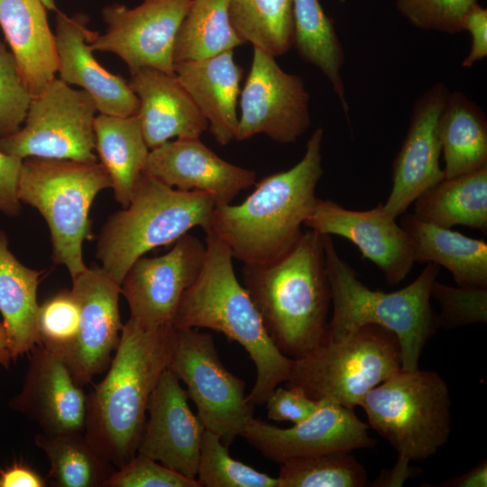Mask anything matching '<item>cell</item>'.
<instances>
[{"mask_svg":"<svg viewBox=\"0 0 487 487\" xmlns=\"http://www.w3.org/2000/svg\"><path fill=\"white\" fill-rule=\"evenodd\" d=\"M175 327L123 325L104 378L87 395L85 436L116 469L136 454L151 395L168 368Z\"/></svg>","mask_w":487,"mask_h":487,"instance_id":"1","label":"cell"},{"mask_svg":"<svg viewBox=\"0 0 487 487\" xmlns=\"http://www.w3.org/2000/svg\"><path fill=\"white\" fill-rule=\"evenodd\" d=\"M324 131L317 128L301 160L289 170L256 181L238 205L216 206L209 231L244 264L272 262L287 253L302 234L301 225L314 210L316 188L324 170Z\"/></svg>","mask_w":487,"mask_h":487,"instance_id":"2","label":"cell"},{"mask_svg":"<svg viewBox=\"0 0 487 487\" xmlns=\"http://www.w3.org/2000/svg\"><path fill=\"white\" fill-rule=\"evenodd\" d=\"M244 287L272 343L284 355H307L326 336L331 302L323 235L302 232L278 259L244 264Z\"/></svg>","mask_w":487,"mask_h":487,"instance_id":"3","label":"cell"},{"mask_svg":"<svg viewBox=\"0 0 487 487\" xmlns=\"http://www.w3.org/2000/svg\"><path fill=\"white\" fill-rule=\"evenodd\" d=\"M206 253L195 281L184 291L172 325L207 328L224 334L249 354L256 379L248 400L264 405L271 393L289 377L293 359L282 354L268 335L244 285L237 280L233 255L215 234H206Z\"/></svg>","mask_w":487,"mask_h":487,"instance_id":"4","label":"cell"},{"mask_svg":"<svg viewBox=\"0 0 487 487\" xmlns=\"http://www.w3.org/2000/svg\"><path fill=\"white\" fill-rule=\"evenodd\" d=\"M323 244L333 303L327 338L336 341L363 326H381L399 340L401 369H418L422 350L437 326L430 298L439 266L427 262L411 283L399 290H373L341 258L330 235H323Z\"/></svg>","mask_w":487,"mask_h":487,"instance_id":"5","label":"cell"},{"mask_svg":"<svg viewBox=\"0 0 487 487\" xmlns=\"http://www.w3.org/2000/svg\"><path fill=\"white\" fill-rule=\"evenodd\" d=\"M216 204L207 193L167 186L142 172L127 207L111 215L96 244V258L115 280L147 252L175 243L197 226L207 234Z\"/></svg>","mask_w":487,"mask_h":487,"instance_id":"6","label":"cell"},{"mask_svg":"<svg viewBox=\"0 0 487 487\" xmlns=\"http://www.w3.org/2000/svg\"><path fill=\"white\" fill-rule=\"evenodd\" d=\"M111 187L99 161L25 158L18 197L36 208L51 233L52 261L64 265L71 279L87 266L83 244L92 238L89 211L97 194Z\"/></svg>","mask_w":487,"mask_h":487,"instance_id":"7","label":"cell"},{"mask_svg":"<svg viewBox=\"0 0 487 487\" xmlns=\"http://www.w3.org/2000/svg\"><path fill=\"white\" fill-rule=\"evenodd\" d=\"M360 407L370 427L392 446L398 458L425 461L448 440L450 392L434 371L400 369L372 389Z\"/></svg>","mask_w":487,"mask_h":487,"instance_id":"8","label":"cell"},{"mask_svg":"<svg viewBox=\"0 0 487 487\" xmlns=\"http://www.w3.org/2000/svg\"><path fill=\"white\" fill-rule=\"evenodd\" d=\"M400 369L397 336L371 324L336 341L326 336L307 355L293 359L286 385L301 388L315 400L327 399L354 409L372 389Z\"/></svg>","mask_w":487,"mask_h":487,"instance_id":"9","label":"cell"},{"mask_svg":"<svg viewBox=\"0 0 487 487\" xmlns=\"http://www.w3.org/2000/svg\"><path fill=\"white\" fill-rule=\"evenodd\" d=\"M168 368L186 385L205 429L229 446L253 418L245 382L221 361L213 335L199 328H176Z\"/></svg>","mask_w":487,"mask_h":487,"instance_id":"10","label":"cell"},{"mask_svg":"<svg viewBox=\"0 0 487 487\" xmlns=\"http://www.w3.org/2000/svg\"><path fill=\"white\" fill-rule=\"evenodd\" d=\"M96 113L86 91L56 77L32 96L23 127L0 138V150L22 159L98 161L94 152Z\"/></svg>","mask_w":487,"mask_h":487,"instance_id":"11","label":"cell"},{"mask_svg":"<svg viewBox=\"0 0 487 487\" xmlns=\"http://www.w3.org/2000/svg\"><path fill=\"white\" fill-rule=\"evenodd\" d=\"M192 0H143L136 7L106 5L105 33L94 32L93 51L110 52L133 71L152 68L174 75L173 50L178 30Z\"/></svg>","mask_w":487,"mask_h":487,"instance_id":"12","label":"cell"},{"mask_svg":"<svg viewBox=\"0 0 487 487\" xmlns=\"http://www.w3.org/2000/svg\"><path fill=\"white\" fill-rule=\"evenodd\" d=\"M308 104L303 79L283 70L271 54L253 47L235 140L263 133L280 143L295 142L310 126Z\"/></svg>","mask_w":487,"mask_h":487,"instance_id":"13","label":"cell"},{"mask_svg":"<svg viewBox=\"0 0 487 487\" xmlns=\"http://www.w3.org/2000/svg\"><path fill=\"white\" fill-rule=\"evenodd\" d=\"M318 409L306 420L281 428L253 418L241 436L265 458L278 464L337 451L371 448L374 439L369 426L354 409L322 399Z\"/></svg>","mask_w":487,"mask_h":487,"instance_id":"14","label":"cell"},{"mask_svg":"<svg viewBox=\"0 0 487 487\" xmlns=\"http://www.w3.org/2000/svg\"><path fill=\"white\" fill-rule=\"evenodd\" d=\"M205 253V243L185 234L167 253L137 259L121 283L130 318L145 327L172 324L182 294L202 269Z\"/></svg>","mask_w":487,"mask_h":487,"instance_id":"15","label":"cell"},{"mask_svg":"<svg viewBox=\"0 0 487 487\" xmlns=\"http://www.w3.org/2000/svg\"><path fill=\"white\" fill-rule=\"evenodd\" d=\"M395 220L382 202L359 211L317 198L304 225L322 235L349 240L381 270L389 285H396L406 279L416 262L411 240Z\"/></svg>","mask_w":487,"mask_h":487,"instance_id":"16","label":"cell"},{"mask_svg":"<svg viewBox=\"0 0 487 487\" xmlns=\"http://www.w3.org/2000/svg\"><path fill=\"white\" fill-rule=\"evenodd\" d=\"M79 304L77 340L61 360L76 381L84 386L106 371L121 335V284L101 267L87 268L72 279Z\"/></svg>","mask_w":487,"mask_h":487,"instance_id":"17","label":"cell"},{"mask_svg":"<svg viewBox=\"0 0 487 487\" xmlns=\"http://www.w3.org/2000/svg\"><path fill=\"white\" fill-rule=\"evenodd\" d=\"M450 94L444 83L425 91L413 106L409 125L392 163V186L382 203L394 218L427 189L444 179L439 158V120Z\"/></svg>","mask_w":487,"mask_h":487,"instance_id":"18","label":"cell"},{"mask_svg":"<svg viewBox=\"0 0 487 487\" xmlns=\"http://www.w3.org/2000/svg\"><path fill=\"white\" fill-rule=\"evenodd\" d=\"M188 400L179 380L167 368L151 395L137 454L195 479L205 427Z\"/></svg>","mask_w":487,"mask_h":487,"instance_id":"19","label":"cell"},{"mask_svg":"<svg viewBox=\"0 0 487 487\" xmlns=\"http://www.w3.org/2000/svg\"><path fill=\"white\" fill-rule=\"evenodd\" d=\"M23 386L9 407L35 421L43 433H84L87 394L57 355L38 345L30 352Z\"/></svg>","mask_w":487,"mask_h":487,"instance_id":"20","label":"cell"},{"mask_svg":"<svg viewBox=\"0 0 487 487\" xmlns=\"http://www.w3.org/2000/svg\"><path fill=\"white\" fill-rule=\"evenodd\" d=\"M143 172L169 187L209 194L216 206L231 204L256 183V172L230 163L199 138L176 139L150 150Z\"/></svg>","mask_w":487,"mask_h":487,"instance_id":"21","label":"cell"},{"mask_svg":"<svg viewBox=\"0 0 487 487\" xmlns=\"http://www.w3.org/2000/svg\"><path fill=\"white\" fill-rule=\"evenodd\" d=\"M89 18L84 14L71 16L57 12L55 39L59 78L86 91L94 100L99 114L130 116L139 108L137 96L128 82L102 67L93 55L87 28Z\"/></svg>","mask_w":487,"mask_h":487,"instance_id":"22","label":"cell"},{"mask_svg":"<svg viewBox=\"0 0 487 487\" xmlns=\"http://www.w3.org/2000/svg\"><path fill=\"white\" fill-rule=\"evenodd\" d=\"M130 73L128 84L139 100L136 115L150 150L172 138H199L208 128L207 119L175 74L152 68Z\"/></svg>","mask_w":487,"mask_h":487,"instance_id":"23","label":"cell"},{"mask_svg":"<svg viewBox=\"0 0 487 487\" xmlns=\"http://www.w3.org/2000/svg\"><path fill=\"white\" fill-rule=\"evenodd\" d=\"M174 74L207 119L208 128L220 145L235 140L242 68L233 51L195 61L174 63Z\"/></svg>","mask_w":487,"mask_h":487,"instance_id":"24","label":"cell"},{"mask_svg":"<svg viewBox=\"0 0 487 487\" xmlns=\"http://www.w3.org/2000/svg\"><path fill=\"white\" fill-rule=\"evenodd\" d=\"M41 0H0V28L32 96L56 78L55 34Z\"/></svg>","mask_w":487,"mask_h":487,"instance_id":"25","label":"cell"},{"mask_svg":"<svg viewBox=\"0 0 487 487\" xmlns=\"http://www.w3.org/2000/svg\"><path fill=\"white\" fill-rule=\"evenodd\" d=\"M400 226L409 234L415 262H432L447 269L458 286L487 287V244L451 228L403 214Z\"/></svg>","mask_w":487,"mask_h":487,"instance_id":"26","label":"cell"},{"mask_svg":"<svg viewBox=\"0 0 487 487\" xmlns=\"http://www.w3.org/2000/svg\"><path fill=\"white\" fill-rule=\"evenodd\" d=\"M41 273L16 259L0 230V313L13 361L40 345L37 289Z\"/></svg>","mask_w":487,"mask_h":487,"instance_id":"27","label":"cell"},{"mask_svg":"<svg viewBox=\"0 0 487 487\" xmlns=\"http://www.w3.org/2000/svg\"><path fill=\"white\" fill-rule=\"evenodd\" d=\"M95 150L106 171L115 200L128 206L143 172L150 149L135 115L115 116L99 114L94 122Z\"/></svg>","mask_w":487,"mask_h":487,"instance_id":"28","label":"cell"},{"mask_svg":"<svg viewBox=\"0 0 487 487\" xmlns=\"http://www.w3.org/2000/svg\"><path fill=\"white\" fill-rule=\"evenodd\" d=\"M413 215L445 228L464 225L487 232V166L441 181L415 201Z\"/></svg>","mask_w":487,"mask_h":487,"instance_id":"29","label":"cell"},{"mask_svg":"<svg viewBox=\"0 0 487 487\" xmlns=\"http://www.w3.org/2000/svg\"><path fill=\"white\" fill-rule=\"evenodd\" d=\"M444 179L487 166V120L463 92L449 94L439 120Z\"/></svg>","mask_w":487,"mask_h":487,"instance_id":"30","label":"cell"},{"mask_svg":"<svg viewBox=\"0 0 487 487\" xmlns=\"http://www.w3.org/2000/svg\"><path fill=\"white\" fill-rule=\"evenodd\" d=\"M293 41L301 59L328 79L348 117L349 105L342 78L345 53L332 20L319 0H292Z\"/></svg>","mask_w":487,"mask_h":487,"instance_id":"31","label":"cell"},{"mask_svg":"<svg viewBox=\"0 0 487 487\" xmlns=\"http://www.w3.org/2000/svg\"><path fill=\"white\" fill-rule=\"evenodd\" d=\"M244 43L230 20L228 0H192L176 35L174 63L208 59Z\"/></svg>","mask_w":487,"mask_h":487,"instance_id":"32","label":"cell"},{"mask_svg":"<svg viewBox=\"0 0 487 487\" xmlns=\"http://www.w3.org/2000/svg\"><path fill=\"white\" fill-rule=\"evenodd\" d=\"M36 446L49 463L47 476L57 487H103L115 471L84 433L47 434L35 436Z\"/></svg>","mask_w":487,"mask_h":487,"instance_id":"33","label":"cell"},{"mask_svg":"<svg viewBox=\"0 0 487 487\" xmlns=\"http://www.w3.org/2000/svg\"><path fill=\"white\" fill-rule=\"evenodd\" d=\"M228 11L244 42L274 57L292 46V0H228Z\"/></svg>","mask_w":487,"mask_h":487,"instance_id":"34","label":"cell"},{"mask_svg":"<svg viewBox=\"0 0 487 487\" xmlns=\"http://www.w3.org/2000/svg\"><path fill=\"white\" fill-rule=\"evenodd\" d=\"M279 487H363L364 466L350 451H337L280 464Z\"/></svg>","mask_w":487,"mask_h":487,"instance_id":"35","label":"cell"},{"mask_svg":"<svg viewBox=\"0 0 487 487\" xmlns=\"http://www.w3.org/2000/svg\"><path fill=\"white\" fill-rule=\"evenodd\" d=\"M196 479L201 487H279L278 478L233 458L220 437L205 429Z\"/></svg>","mask_w":487,"mask_h":487,"instance_id":"36","label":"cell"},{"mask_svg":"<svg viewBox=\"0 0 487 487\" xmlns=\"http://www.w3.org/2000/svg\"><path fill=\"white\" fill-rule=\"evenodd\" d=\"M79 319V304L72 289L60 290L39 307L40 345L62 360L77 340Z\"/></svg>","mask_w":487,"mask_h":487,"instance_id":"37","label":"cell"},{"mask_svg":"<svg viewBox=\"0 0 487 487\" xmlns=\"http://www.w3.org/2000/svg\"><path fill=\"white\" fill-rule=\"evenodd\" d=\"M431 297L441 308L437 326L455 328L487 322V287H452L436 280Z\"/></svg>","mask_w":487,"mask_h":487,"instance_id":"38","label":"cell"},{"mask_svg":"<svg viewBox=\"0 0 487 487\" xmlns=\"http://www.w3.org/2000/svg\"><path fill=\"white\" fill-rule=\"evenodd\" d=\"M32 99L13 54L0 39V138L22 126Z\"/></svg>","mask_w":487,"mask_h":487,"instance_id":"39","label":"cell"},{"mask_svg":"<svg viewBox=\"0 0 487 487\" xmlns=\"http://www.w3.org/2000/svg\"><path fill=\"white\" fill-rule=\"evenodd\" d=\"M477 0H397V7L414 26L429 31L456 33Z\"/></svg>","mask_w":487,"mask_h":487,"instance_id":"40","label":"cell"},{"mask_svg":"<svg viewBox=\"0 0 487 487\" xmlns=\"http://www.w3.org/2000/svg\"><path fill=\"white\" fill-rule=\"evenodd\" d=\"M103 487L201 486L196 478H188L153 459L136 454L124 465L115 469Z\"/></svg>","mask_w":487,"mask_h":487,"instance_id":"41","label":"cell"},{"mask_svg":"<svg viewBox=\"0 0 487 487\" xmlns=\"http://www.w3.org/2000/svg\"><path fill=\"white\" fill-rule=\"evenodd\" d=\"M267 417L273 421L300 423L319 408L320 400L309 398L298 386L277 387L265 401Z\"/></svg>","mask_w":487,"mask_h":487,"instance_id":"42","label":"cell"},{"mask_svg":"<svg viewBox=\"0 0 487 487\" xmlns=\"http://www.w3.org/2000/svg\"><path fill=\"white\" fill-rule=\"evenodd\" d=\"M23 159L0 150V211L16 216L21 210L18 185Z\"/></svg>","mask_w":487,"mask_h":487,"instance_id":"43","label":"cell"},{"mask_svg":"<svg viewBox=\"0 0 487 487\" xmlns=\"http://www.w3.org/2000/svg\"><path fill=\"white\" fill-rule=\"evenodd\" d=\"M463 31H467L472 39L471 48L462 61V67L471 68L487 56V10L475 4L466 14Z\"/></svg>","mask_w":487,"mask_h":487,"instance_id":"44","label":"cell"},{"mask_svg":"<svg viewBox=\"0 0 487 487\" xmlns=\"http://www.w3.org/2000/svg\"><path fill=\"white\" fill-rule=\"evenodd\" d=\"M47 481L23 462L0 468V487H45Z\"/></svg>","mask_w":487,"mask_h":487,"instance_id":"45","label":"cell"},{"mask_svg":"<svg viewBox=\"0 0 487 487\" xmlns=\"http://www.w3.org/2000/svg\"><path fill=\"white\" fill-rule=\"evenodd\" d=\"M418 468L410 465V462L398 458L393 467L384 470L373 482L372 486H401L404 482L413 476H417Z\"/></svg>","mask_w":487,"mask_h":487,"instance_id":"46","label":"cell"},{"mask_svg":"<svg viewBox=\"0 0 487 487\" xmlns=\"http://www.w3.org/2000/svg\"><path fill=\"white\" fill-rule=\"evenodd\" d=\"M441 487H486L487 486V462L479 463L465 473L452 477L436 485Z\"/></svg>","mask_w":487,"mask_h":487,"instance_id":"47","label":"cell"},{"mask_svg":"<svg viewBox=\"0 0 487 487\" xmlns=\"http://www.w3.org/2000/svg\"><path fill=\"white\" fill-rule=\"evenodd\" d=\"M12 361L5 328L0 322V365L7 369Z\"/></svg>","mask_w":487,"mask_h":487,"instance_id":"48","label":"cell"},{"mask_svg":"<svg viewBox=\"0 0 487 487\" xmlns=\"http://www.w3.org/2000/svg\"><path fill=\"white\" fill-rule=\"evenodd\" d=\"M49 11H57L54 0H41Z\"/></svg>","mask_w":487,"mask_h":487,"instance_id":"49","label":"cell"}]
</instances>
